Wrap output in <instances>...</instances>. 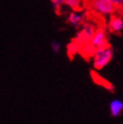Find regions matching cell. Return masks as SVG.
<instances>
[{"label":"cell","instance_id":"8","mask_svg":"<svg viewBox=\"0 0 123 124\" xmlns=\"http://www.w3.org/2000/svg\"><path fill=\"white\" fill-rule=\"evenodd\" d=\"M51 47H52L53 52L54 54H59L60 51H61V43L57 40H54V41L51 42Z\"/></svg>","mask_w":123,"mask_h":124},{"label":"cell","instance_id":"3","mask_svg":"<svg viewBox=\"0 0 123 124\" xmlns=\"http://www.w3.org/2000/svg\"><path fill=\"white\" fill-rule=\"evenodd\" d=\"M90 43L95 48L109 46V43L107 41L106 31L104 29H97L96 31H94L93 35H92V38L90 39Z\"/></svg>","mask_w":123,"mask_h":124},{"label":"cell","instance_id":"11","mask_svg":"<svg viewBox=\"0 0 123 124\" xmlns=\"http://www.w3.org/2000/svg\"><path fill=\"white\" fill-rule=\"evenodd\" d=\"M82 1H89V0H82Z\"/></svg>","mask_w":123,"mask_h":124},{"label":"cell","instance_id":"2","mask_svg":"<svg viewBox=\"0 0 123 124\" xmlns=\"http://www.w3.org/2000/svg\"><path fill=\"white\" fill-rule=\"evenodd\" d=\"M89 7L101 15H110L116 10V6L110 0H89Z\"/></svg>","mask_w":123,"mask_h":124},{"label":"cell","instance_id":"7","mask_svg":"<svg viewBox=\"0 0 123 124\" xmlns=\"http://www.w3.org/2000/svg\"><path fill=\"white\" fill-rule=\"evenodd\" d=\"M94 31H95V29L91 24H85L81 30V32L79 34V38H81L84 40H90Z\"/></svg>","mask_w":123,"mask_h":124},{"label":"cell","instance_id":"9","mask_svg":"<svg viewBox=\"0 0 123 124\" xmlns=\"http://www.w3.org/2000/svg\"><path fill=\"white\" fill-rule=\"evenodd\" d=\"M116 7H122L123 6V0H110Z\"/></svg>","mask_w":123,"mask_h":124},{"label":"cell","instance_id":"6","mask_svg":"<svg viewBox=\"0 0 123 124\" xmlns=\"http://www.w3.org/2000/svg\"><path fill=\"white\" fill-rule=\"evenodd\" d=\"M109 109H110V113H111L112 117L120 116L123 111V101L119 100V99H114V100L110 102Z\"/></svg>","mask_w":123,"mask_h":124},{"label":"cell","instance_id":"4","mask_svg":"<svg viewBox=\"0 0 123 124\" xmlns=\"http://www.w3.org/2000/svg\"><path fill=\"white\" fill-rule=\"evenodd\" d=\"M83 21H84V14L79 12V10H73L69 14V17H68V22L74 27L80 26L83 23Z\"/></svg>","mask_w":123,"mask_h":124},{"label":"cell","instance_id":"12","mask_svg":"<svg viewBox=\"0 0 123 124\" xmlns=\"http://www.w3.org/2000/svg\"><path fill=\"white\" fill-rule=\"evenodd\" d=\"M52 1H53V0H52Z\"/></svg>","mask_w":123,"mask_h":124},{"label":"cell","instance_id":"1","mask_svg":"<svg viewBox=\"0 0 123 124\" xmlns=\"http://www.w3.org/2000/svg\"><path fill=\"white\" fill-rule=\"evenodd\" d=\"M113 48L110 46L97 47L93 54V67L97 71L104 69L113 59Z\"/></svg>","mask_w":123,"mask_h":124},{"label":"cell","instance_id":"10","mask_svg":"<svg viewBox=\"0 0 123 124\" xmlns=\"http://www.w3.org/2000/svg\"><path fill=\"white\" fill-rule=\"evenodd\" d=\"M67 1H69V0H65V1H64V3H65V2H67Z\"/></svg>","mask_w":123,"mask_h":124},{"label":"cell","instance_id":"5","mask_svg":"<svg viewBox=\"0 0 123 124\" xmlns=\"http://www.w3.org/2000/svg\"><path fill=\"white\" fill-rule=\"evenodd\" d=\"M108 26L112 32H120L123 29V19L118 15H112Z\"/></svg>","mask_w":123,"mask_h":124}]
</instances>
